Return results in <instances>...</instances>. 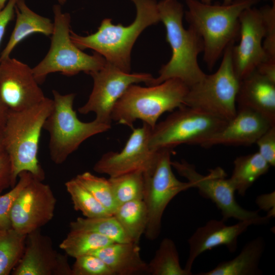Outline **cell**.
Wrapping results in <instances>:
<instances>
[{
	"label": "cell",
	"instance_id": "20",
	"mask_svg": "<svg viewBox=\"0 0 275 275\" xmlns=\"http://www.w3.org/2000/svg\"><path fill=\"white\" fill-rule=\"evenodd\" d=\"M238 108L253 111L275 125V82L256 69L240 80Z\"/></svg>",
	"mask_w": 275,
	"mask_h": 275
},
{
	"label": "cell",
	"instance_id": "15",
	"mask_svg": "<svg viewBox=\"0 0 275 275\" xmlns=\"http://www.w3.org/2000/svg\"><path fill=\"white\" fill-rule=\"evenodd\" d=\"M0 97L10 111L31 107L45 98L32 68L15 59L0 61Z\"/></svg>",
	"mask_w": 275,
	"mask_h": 275
},
{
	"label": "cell",
	"instance_id": "22",
	"mask_svg": "<svg viewBox=\"0 0 275 275\" xmlns=\"http://www.w3.org/2000/svg\"><path fill=\"white\" fill-rule=\"evenodd\" d=\"M16 23L9 40L0 56V61L10 58L13 49L22 40L34 33L51 35L53 22L32 11L24 0H18L15 7Z\"/></svg>",
	"mask_w": 275,
	"mask_h": 275
},
{
	"label": "cell",
	"instance_id": "16",
	"mask_svg": "<svg viewBox=\"0 0 275 275\" xmlns=\"http://www.w3.org/2000/svg\"><path fill=\"white\" fill-rule=\"evenodd\" d=\"M152 128L143 123L142 127L132 128L123 149L120 152L104 153L94 166V171L109 177L137 171H145L152 164L157 151L149 146Z\"/></svg>",
	"mask_w": 275,
	"mask_h": 275
},
{
	"label": "cell",
	"instance_id": "18",
	"mask_svg": "<svg viewBox=\"0 0 275 275\" xmlns=\"http://www.w3.org/2000/svg\"><path fill=\"white\" fill-rule=\"evenodd\" d=\"M268 220L248 219L239 221L233 225H227L223 219H210L198 227L188 240L189 254L184 268L192 273L196 259L204 252L225 245L234 253L237 249L239 236L252 225H265Z\"/></svg>",
	"mask_w": 275,
	"mask_h": 275
},
{
	"label": "cell",
	"instance_id": "26",
	"mask_svg": "<svg viewBox=\"0 0 275 275\" xmlns=\"http://www.w3.org/2000/svg\"><path fill=\"white\" fill-rule=\"evenodd\" d=\"M115 242L98 233L84 230H70L59 245L60 248L71 257L76 258Z\"/></svg>",
	"mask_w": 275,
	"mask_h": 275
},
{
	"label": "cell",
	"instance_id": "28",
	"mask_svg": "<svg viewBox=\"0 0 275 275\" xmlns=\"http://www.w3.org/2000/svg\"><path fill=\"white\" fill-rule=\"evenodd\" d=\"M26 235L12 228L0 229V275L10 274L23 254Z\"/></svg>",
	"mask_w": 275,
	"mask_h": 275
},
{
	"label": "cell",
	"instance_id": "41",
	"mask_svg": "<svg viewBox=\"0 0 275 275\" xmlns=\"http://www.w3.org/2000/svg\"><path fill=\"white\" fill-rule=\"evenodd\" d=\"M9 109L0 97V129L4 127L8 117Z\"/></svg>",
	"mask_w": 275,
	"mask_h": 275
},
{
	"label": "cell",
	"instance_id": "5",
	"mask_svg": "<svg viewBox=\"0 0 275 275\" xmlns=\"http://www.w3.org/2000/svg\"><path fill=\"white\" fill-rule=\"evenodd\" d=\"M188 89L177 78L148 87L132 84L116 103L112 120L133 128L134 122L139 119L153 129L163 114L184 105Z\"/></svg>",
	"mask_w": 275,
	"mask_h": 275
},
{
	"label": "cell",
	"instance_id": "38",
	"mask_svg": "<svg viewBox=\"0 0 275 275\" xmlns=\"http://www.w3.org/2000/svg\"><path fill=\"white\" fill-rule=\"evenodd\" d=\"M256 203L260 210L267 212L269 218L275 215V192L259 195L256 199Z\"/></svg>",
	"mask_w": 275,
	"mask_h": 275
},
{
	"label": "cell",
	"instance_id": "31",
	"mask_svg": "<svg viewBox=\"0 0 275 275\" xmlns=\"http://www.w3.org/2000/svg\"><path fill=\"white\" fill-rule=\"evenodd\" d=\"M74 208L88 218L108 216L113 215L75 178L65 184Z\"/></svg>",
	"mask_w": 275,
	"mask_h": 275
},
{
	"label": "cell",
	"instance_id": "11",
	"mask_svg": "<svg viewBox=\"0 0 275 275\" xmlns=\"http://www.w3.org/2000/svg\"><path fill=\"white\" fill-rule=\"evenodd\" d=\"M176 172L191 183L200 195L211 200L221 211L222 219L226 222L233 218L239 221L248 219L268 220L267 216H261L258 211L244 209L237 202L235 189L227 174L221 167L210 170L206 175L199 173L196 167L185 160L172 161Z\"/></svg>",
	"mask_w": 275,
	"mask_h": 275
},
{
	"label": "cell",
	"instance_id": "44",
	"mask_svg": "<svg viewBox=\"0 0 275 275\" xmlns=\"http://www.w3.org/2000/svg\"><path fill=\"white\" fill-rule=\"evenodd\" d=\"M3 137L2 133V129H0V151H4Z\"/></svg>",
	"mask_w": 275,
	"mask_h": 275
},
{
	"label": "cell",
	"instance_id": "35",
	"mask_svg": "<svg viewBox=\"0 0 275 275\" xmlns=\"http://www.w3.org/2000/svg\"><path fill=\"white\" fill-rule=\"evenodd\" d=\"M259 9L265 31L263 46L268 60L275 61V2L271 6H264Z\"/></svg>",
	"mask_w": 275,
	"mask_h": 275
},
{
	"label": "cell",
	"instance_id": "12",
	"mask_svg": "<svg viewBox=\"0 0 275 275\" xmlns=\"http://www.w3.org/2000/svg\"><path fill=\"white\" fill-rule=\"evenodd\" d=\"M89 75L93 79L92 91L78 111L81 114L93 112L95 120L111 125L113 109L127 89L142 82L148 85L154 78L150 73L124 72L106 62L101 69Z\"/></svg>",
	"mask_w": 275,
	"mask_h": 275
},
{
	"label": "cell",
	"instance_id": "30",
	"mask_svg": "<svg viewBox=\"0 0 275 275\" xmlns=\"http://www.w3.org/2000/svg\"><path fill=\"white\" fill-rule=\"evenodd\" d=\"M144 172L137 171L109 177L112 190L118 206L124 203L143 200L144 183Z\"/></svg>",
	"mask_w": 275,
	"mask_h": 275
},
{
	"label": "cell",
	"instance_id": "19",
	"mask_svg": "<svg viewBox=\"0 0 275 275\" xmlns=\"http://www.w3.org/2000/svg\"><path fill=\"white\" fill-rule=\"evenodd\" d=\"M273 125H272L266 118L253 111L238 108L233 118L199 146L209 148L218 145H250L255 144L258 138Z\"/></svg>",
	"mask_w": 275,
	"mask_h": 275
},
{
	"label": "cell",
	"instance_id": "42",
	"mask_svg": "<svg viewBox=\"0 0 275 275\" xmlns=\"http://www.w3.org/2000/svg\"><path fill=\"white\" fill-rule=\"evenodd\" d=\"M201 1V2L206 3V4H211L212 1L213 0H199ZM233 1L234 0H223V4L225 5H228L231 4ZM265 1H271L272 3L273 2H275V0H265Z\"/></svg>",
	"mask_w": 275,
	"mask_h": 275
},
{
	"label": "cell",
	"instance_id": "40",
	"mask_svg": "<svg viewBox=\"0 0 275 275\" xmlns=\"http://www.w3.org/2000/svg\"><path fill=\"white\" fill-rule=\"evenodd\" d=\"M256 70L261 74L275 82V61H266L260 65Z\"/></svg>",
	"mask_w": 275,
	"mask_h": 275
},
{
	"label": "cell",
	"instance_id": "43",
	"mask_svg": "<svg viewBox=\"0 0 275 275\" xmlns=\"http://www.w3.org/2000/svg\"><path fill=\"white\" fill-rule=\"evenodd\" d=\"M60 4H64L66 0H57ZM7 0H0V10L5 6Z\"/></svg>",
	"mask_w": 275,
	"mask_h": 275
},
{
	"label": "cell",
	"instance_id": "9",
	"mask_svg": "<svg viewBox=\"0 0 275 275\" xmlns=\"http://www.w3.org/2000/svg\"><path fill=\"white\" fill-rule=\"evenodd\" d=\"M227 121L200 109L183 105L151 129L149 146L153 151L186 144L199 145L221 130Z\"/></svg>",
	"mask_w": 275,
	"mask_h": 275
},
{
	"label": "cell",
	"instance_id": "32",
	"mask_svg": "<svg viewBox=\"0 0 275 275\" xmlns=\"http://www.w3.org/2000/svg\"><path fill=\"white\" fill-rule=\"evenodd\" d=\"M75 179L113 214L118 205L115 200L108 179L95 176L89 172L78 174Z\"/></svg>",
	"mask_w": 275,
	"mask_h": 275
},
{
	"label": "cell",
	"instance_id": "29",
	"mask_svg": "<svg viewBox=\"0 0 275 275\" xmlns=\"http://www.w3.org/2000/svg\"><path fill=\"white\" fill-rule=\"evenodd\" d=\"M70 230L93 232L115 242H132L113 215L94 218H77L70 223Z\"/></svg>",
	"mask_w": 275,
	"mask_h": 275
},
{
	"label": "cell",
	"instance_id": "23",
	"mask_svg": "<svg viewBox=\"0 0 275 275\" xmlns=\"http://www.w3.org/2000/svg\"><path fill=\"white\" fill-rule=\"evenodd\" d=\"M263 237L258 236L248 241L241 251L231 260L220 262L214 268L198 275H261V258L265 251Z\"/></svg>",
	"mask_w": 275,
	"mask_h": 275
},
{
	"label": "cell",
	"instance_id": "8",
	"mask_svg": "<svg viewBox=\"0 0 275 275\" xmlns=\"http://www.w3.org/2000/svg\"><path fill=\"white\" fill-rule=\"evenodd\" d=\"M234 44L232 42L226 48L215 72L206 74L202 79L189 87L184 105L200 109L227 121L235 116L240 80L232 60Z\"/></svg>",
	"mask_w": 275,
	"mask_h": 275
},
{
	"label": "cell",
	"instance_id": "2",
	"mask_svg": "<svg viewBox=\"0 0 275 275\" xmlns=\"http://www.w3.org/2000/svg\"><path fill=\"white\" fill-rule=\"evenodd\" d=\"M135 5L134 21L124 26L115 25L105 18L96 32L88 36L78 35L71 30L70 38L81 50L92 49L101 55L106 62L126 72H130L132 48L141 33L147 27L160 21L155 0H130Z\"/></svg>",
	"mask_w": 275,
	"mask_h": 275
},
{
	"label": "cell",
	"instance_id": "14",
	"mask_svg": "<svg viewBox=\"0 0 275 275\" xmlns=\"http://www.w3.org/2000/svg\"><path fill=\"white\" fill-rule=\"evenodd\" d=\"M239 21L240 41L232 47V60L235 74L240 80L268 58L263 46L265 31L260 9L253 7L245 9Z\"/></svg>",
	"mask_w": 275,
	"mask_h": 275
},
{
	"label": "cell",
	"instance_id": "34",
	"mask_svg": "<svg viewBox=\"0 0 275 275\" xmlns=\"http://www.w3.org/2000/svg\"><path fill=\"white\" fill-rule=\"evenodd\" d=\"M75 259L72 275H114L108 266L94 255L85 254Z\"/></svg>",
	"mask_w": 275,
	"mask_h": 275
},
{
	"label": "cell",
	"instance_id": "1",
	"mask_svg": "<svg viewBox=\"0 0 275 275\" xmlns=\"http://www.w3.org/2000/svg\"><path fill=\"white\" fill-rule=\"evenodd\" d=\"M157 7L160 21L166 28V41L171 48L172 56L161 67L159 76L154 77L147 86L177 78L190 87L206 75L198 62L199 54L203 51V40L192 27L184 28V11L177 0H161L157 3Z\"/></svg>",
	"mask_w": 275,
	"mask_h": 275
},
{
	"label": "cell",
	"instance_id": "37",
	"mask_svg": "<svg viewBox=\"0 0 275 275\" xmlns=\"http://www.w3.org/2000/svg\"><path fill=\"white\" fill-rule=\"evenodd\" d=\"M14 185L9 156L5 150L0 151V195L4 190Z\"/></svg>",
	"mask_w": 275,
	"mask_h": 275
},
{
	"label": "cell",
	"instance_id": "21",
	"mask_svg": "<svg viewBox=\"0 0 275 275\" xmlns=\"http://www.w3.org/2000/svg\"><path fill=\"white\" fill-rule=\"evenodd\" d=\"M90 254L100 258L114 275L149 274L148 263L141 258L138 243L113 242Z\"/></svg>",
	"mask_w": 275,
	"mask_h": 275
},
{
	"label": "cell",
	"instance_id": "6",
	"mask_svg": "<svg viewBox=\"0 0 275 275\" xmlns=\"http://www.w3.org/2000/svg\"><path fill=\"white\" fill-rule=\"evenodd\" d=\"M53 105L43 125L49 135V151L52 161L64 163L70 155L90 137L105 132L111 124L94 119L89 122L80 121L73 109L75 94H61L52 90Z\"/></svg>",
	"mask_w": 275,
	"mask_h": 275
},
{
	"label": "cell",
	"instance_id": "39",
	"mask_svg": "<svg viewBox=\"0 0 275 275\" xmlns=\"http://www.w3.org/2000/svg\"><path fill=\"white\" fill-rule=\"evenodd\" d=\"M17 1L9 0L3 9L0 10V44L7 26L14 16L15 7Z\"/></svg>",
	"mask_w": 275,
	"mask_h": 275
},
{
	"label": "cell",
	"instance_id": "7",
	"mask_svg": "<svg viewBox=\"0 0 275 275\" xmlns=\"http://www.w3.org/2000/svg\"><path fill=\"white\" fill-rule=\"evenodd\" d=\"M53 12L54 28L49 49L43 59L32 68L38 82H42L52 73L73 76L80 72L90 74L101 69L106 63L101 55L96 52L88 54L72 41L70 14L63 13L59 5L53 6Z\"/></svg>",
	"mask_w": 275,
	"mask_h": 275
},
{
	"label": "cell",
	"instance_id": "25",
	"mask_svg": "<svg viewBox=\"0 0 275 275\" xmlns=\"http://www.w3.org/2000/svg\"><path fill=\"white\" fill-rule=\"evenodd\" d=\"M133 242L139 243L148 222V212L143 200H134L118 206L113 214Z\"/></svg>",
	"mask_w": 275,
	"mask_h": 275
},
{
	"label": "cell",
	"instance_id": "17",
	"mask_svg": "<svg viewBox=\"0 0 275 275\" xmlns=\"http://www.w3.org/2000/svg\"><path fill=\"white\" fill-rule=\"evenodd\" d=\"M13 275H72L68 258L53 249L52 241L40 229L26 235L23 254Z\"/></svg>",
	"mask_w": 275,
	"mask_h": 275
},
{
	"label": "cell",
	"instance_id": "10",
	"mask_svg": "<svg viewBox=\"0 0 275 275\" xmlns=\"http://www.w3.org/2000/svg\"><path fill=\"white\" fill-rule=\"evenodd\" d=\"M171 154V149L158 150L153 163L143 173V201L148 212L144 234L151 241L155 240L160 235L162 217L169 203L180 193L193 188L191 183L181 181L174 175Z\"/></svg>",
	"mask_w": 275,
	"mask_h": 275
},
{
	"label": "cell",
	"instance_id": "3",
	"mask_svg": "<svg viewBox=\"0 0 275 275\" xmlns=\"http://www.w3.org/2000/svg\"><path fill=\"white\" fill-rule=\"evenodd\" d=\"M52 105V99L46 97L28 108L9 111L2 133L4 150L11 163L14 185L19 174L24 171L39 180L43 181L45 178L38 153L41 131Z\"/></svg>",
	"mask_w": 275,
	"mask_h": 275
},
{
	"label": "cell",
	"instance_id": "27",
	"mask_svg": "<svg viewBox=\"0 0 275 275\" xmlns=\"http://www.w3.org/2000/svg\"><path fill=\"white\" fill-rule=\"evenodd\" d=\"M152 275H191L180 263L179 253L174 241L164 238L161 241L153 258L148 263Z\"/></svg>",
	"mask_w": 275,
	"mask_h": 275
},
{
	"label": "cell",
	"instance_id": "36",
	"mask_svg": "<svg viewBox=\"0 0 275 275\" xmlns=\"http://www.w3.org/2000/svg\"><path fill=\"white\" fill-rule=\"evenodd\" d=\"M258 152L271 167L275 166V125L270 126L257 140Z\"/></svg>",
	"mask_w": 275,
	"mask_h": 275
},
{
	"label": "cell",
	"instance_id": "33",
	"mask_svg": "<svg viewBox=\"0 0 275 275\" xmlns=\"http://www.w3.org/2000/svg\"><path fill=\"white\" fill-rule=\"evenodd\" d=\"M33 175L26 171L20 173L16 184L8 193L0 195V229L12 228L10 214L13 204L21 190L30 181Z\"/></svg>",
	"mask_w": 275,
	"mask_h": 275
},
{
	"label": "cell",
	"instance_id": "13",
	"mask_svg": "<svg viewBox=\"0 0 275 275\" xmlns=\"http://www.w3.org/2000/svg\"><path fill=\"white\" fill-rule=\"evenodd\" d=\"M56 203L50 186L33 176L12 208V228L25 235L40 229L52 219Z\"/></svg>",
	"mask_w": 275,
	"mask_h": 275
},
{
	"label": "cell",
	"instance_id": "4",
	"mask_svg": "<svg viewBox=\"0 0 275 275\" xmlns=\"http://www.w3.org/2000/svg\"><path fill=\"white\" fill-rule=\"evenodd\" d=\"M259 0H234L228 5H212L185 0V19L203 42V61L212 70L227 46L239 39V17Z\"/></svg>",
	"mask_w": 275,
	"mask_h": 275
},
{
	"label": "cell",
	"instance_id": "24",
	"mask_svg": "<svg viewBox=\"0 0 275 275\" xmlns=\"http://www.w3.org/2000/svg\"><path fill=\"white\" fill-rule=\"evenodd\" d=\"M233 163L229 179L235 190L242 197L259 177L268 172L270 167L258 152L237 157Z\"/></svg>",
	"mask_w": 275,
	"mask_h": 275
}]
</instances>
